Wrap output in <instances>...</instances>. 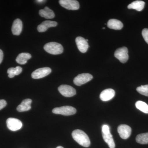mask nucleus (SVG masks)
<instances>
[{
	"mask_svg": "<svg viewBox=\"0 0 148 148\" xmlns=\"http://www.w3.org/2000/svg\"><path fill=\"white\" fill-rule=\"evenodd\" d=\"M39 14L42 17L47 19H51L55 17V14L53 11L47 7H45L43 9L40 10Z\"/></svg>",
	"mask_w": 148,
	"mask_h": 148,
	"instance_id": "17",
	"label": "nucleus"
},
{
	"mask_svg": "<svg viewBox=\"0 0 148 148\" xmlns=\"http://www.w3.org/2000/svg\"><path fill=\"white\" fill-rule=\"evenodd\" d=\"M56 148H64L63 147H61V146H58Z\"/></svg>",
	"mask_w": 148,
	"mask_h": 148,
	"instance_id": "30",
	"label": "nucleus"
},
{
	"mask_svg": "<svg viewBox=\"0 0 148 148\" xmlns=\"http://www.w3.org/2000/svg\"><path fill=\"white\" fill-rule=\"evenodd\" d=\"M23 24L19 18H16L14 21L12 27V34L15 36H19L22 32Z\"/></svg>",
	"mask_w": 148,
	"mask_h": 148,
	"instance_id": "13",
	"label": "nucleus"
},
{
	"mask_svg": "<svg viewBox=\"0 0 148 148\" xmlns=\"http://www.w3.org/2000/svg\"><path fill=\"white\" fill-rule=\"evenodd\" d=\"M136 141L137 143L142 145L148 144V132L142 133L137 135Z\"/></svg>",
	"mask_w": 148,
	"mask_h": 148,
	"instance_id": "22",
	"label": "nucleus"
},
{
	"mask_svg": "<svg viewBox=\"0 0 148 148\" xmlns=\"http://www.w3.org/2000/svg\"><path fill=\"white\" fill-rule=\"evenodd\" d=\"M107 26L110 29L119 30L123 27V24L121 21L116 19H110L108 21Z\"/></svg>",
	"mask_w": 148,
	"mask_h": 148,
	"instance_id": "16",
	"label": "nucleus"
},
{
	"mask_svg": "<svg viewBox=\"0 0 148 148\" xmlns=\"http://www.w3.org/2000/svg\"><path fill=\"white\" fill-rule=\"evenodd\" d=\"M145 3L142 1H133L127 6V8L129 9H135L140 12L143 10L145 7Z\"/></svg>",
	"mask_w": 148,
	"mask_h": 148,
	"instance_id": "18",
	"label": "nucleus"
},
{
	"mask_svg": "<svg viewBox=\"0 0 148 148\" xmlns=\"http://www.w3.org/2000/svg\"><path fill=\"white\" fill-rule=\"evenodd\" d=\"M115 95V92L112 88H108L103 90L100 95V99L103 101H110L114 98Z\"/></svg>",
	"mask_w": 148,
	"mask_h": 148,
	"instance_id": "12",
	"label": "nucleus"
},
{
	"mask_svg": "<svg viewBox=\"0 0 148 148\" xmlns=\"http://www.w3.org/2000/svg\"><path fill=\"white\" fill-rule=\"evenodd\" d=\"M92 76L89 73L79 74L74 78L73 82L76 85L80 86L92 79Z\"/></svg>",
	"mask_w": 148,
	"mask_h": 148,
	"instance_id": "7",
	"label": "nucleus"
},
{
	"mask_svg": "<svg viewBox=\"0 0 148 148\" xmlns=\"http://www.w3.org/2000/svg\"><path fill=\"white\" fill-rule=\"evenodd\" d=\"M51 70L48 67L40 68L35 70L32 74V77L34 79H38L44 77L51 73Z\"/></svg>",
	"mask_w": 148,
	"mask_h": 148,
	"instance_id": "9",
	"label": "nucleus"
},
{
	"mask_svg": "<svg viewBox=\"0 0 148 148\" xmlns=\"http://www.w3.org/2000/svg\"><path fill=\"white\" fill-rule=\"evenodd\" d=\"M32 58V55L29 53H22L18 54L16 59V62L21 65L27 64V61Z\"/></svg>",
	"mask_w": 148,
	"mask_h": 148,
	"instance_id": "19",
	"label": "nucleus"
},
{
	"mask_svg": "<svg viewBox=\"0 0 148 148\" xmlns=\"http://www.w3.org/2000/svg\"><path fill=\"white\" fill-rule=\"evenodd\" d=\"M75 42L78 49L80 52L84 53L87 51L89 46L85 39L83 37H78L76 38Z\"/></svg>",
	"mask_w": 148,
	"mask_h": 148,
	"instance_id": "11",
	"label": "nucleus"
},
{
	"mask_svg": "<svg viewBox=\"0 0 148 148\" xmlns=\"http://www.w3.org/2000/svg\"><path fill=\"white\" fill-rule=\"evenodd\" d=\"M136 108L141 112L146 114H148V105L145 102L142 101H138L135 103Z\"/></svg>",
	"mask_w": 148,
	"mask_h": 148,
	"instance_id": "23",
	"label": "nucleus"
},
{
	"mask_svg": "<svg viewBox=\"0 0 148 148\" xmlns=\"http://www.w3.org/2000/svg\"><path fill=\"white\" fill-rule=\"evenodd\" d=\"M72 137L76 142L80 145L88 147L90 145V142L87 134L80 130H75L72 132Z\"/></svg>",
	"mask_w": 148,
	"mask_h": 148,
	"instance_id": "1",
	"label": "nucleus"
},
{
	"mask_svg": "<svg viewBox=\"0 0 148 148\" xmlns=\"http://www.w3.org/2000/svg\"><path fill=\"white\" fill-rule=\"evenodd\" d=\"M45 1H43V0H38V1H36V2L38 3H42L43 2Z\"/></svg>",
	"mask_w": 148,
	"mask_h": 148,
	"instance_id": "29",
	"label": "nucleus"
},
{
	"mask_svg": "<svg viewBox=\"0 0 148 148\" xmlns=\"http://www.w3.org/2000/svg\"><path fill=\"white\" fill-rule=\"evenodd\" d=\"M102 134H106L110 132V127L107 125H104L102 126Z\"/></svg>",
	"mask_w": 148,
	"mask_h": 148,
	"instance_id": "26",
	"label": "nucleus"
},
{
	"mask_svg": "<svg viewBox=\"0 0 148 148\" xmlns=\"http://www.w3.org/2000/svg\"><path fill=\"white\" fill-rule=\"evenodd\" d=\"M3 58V53L2 50L0 49V64L2 62Z\"/></svg>",
	"mask_w": 148,
	"mask_h": 148,
	"instance_id": "28",
	"label": "nucleus"
},
{
	"mask_svg": "<svg viewBox=\"0 0 148 148\" xmlns=\"http://www.w3.org/2000/svg\"><path fill=\"white\" fill-rule=\"evenodd\" d=\"M76 109L72 106H65L55 108L52 110L53 113L64 116L74 115L76 113Z\"/></svg>",
	"mask_w": 148,
	"mask_h": 148,
	"instance_id": "3",
	"label": "nucleus"
},
{
	"mask_svg": "<svg viewBox=\"0 0 148 148\" xmlns=\"http://www.w3.org/2000/svg\"><path fill=\"white\" fill-rule=\"evenodd\" d=\"M103 139L105 142L108 144L110 148H115V144L112 135L111 134V132L108 134H102Z\"/></svg>",
	"mask_w": 148,
	"mask_h": 148,
	"instance_id": "20",
	"label": "nucleus"
},
{
	"mask_svg": "<svg viewBox=\"0 0 148 148\" xmlns=\"http://www.w3.org/2000/svg\"><path fill=\"white\" fill-rule=\"evenodd\" d=\"M22 71V69L20 66H16V68H10L8 70L7 73L9 77L13 78L15 75H18Z\"/></svg>",
	"mask_w": 148,
	"mask_h": 148,
	"instance_id": "21",
	"label": "nucleus"
},
{
	"mask_svg": "<svg viewBox=\"0 0 148 148\" xmlns=\"http://www.w3.org/2000/svg\"><path fill=\"white\" fill-rule=\"evenodd\" d=\"M32 100L30 99H26L23 100L21 104L16 108V110L19 112H26L31 110Z\"/></svg>",
	"mask_w": 148,
	"mask_h": 148,
	"instance_id": "15",
	"label": "nucleus"
},
{
	"mask_svg": "<svg viewBox=\"0 0 148 148\" xmlns=\"http://www.w3.org/2000/svg\"><path fill=\"white\" fill-rule=\"evenodd\" d=\"M57 25V23L56 21L47 20L44 21L41 24L38 25L37 27V30L39 32H44L49 28L56 27Z\"/></svg>",
	"mask_w": 148,
	"mask_h": 148,
	"instance_id": "14",
	"label": "nucleus"
},
{
	"mask_svg": "<svg viewBox=\"0 0 148 148\" xmlns=\"http://www.w3.org/2000/svg\"><path fill=\"white\" fill-rule=\"evenodd\" d=\"M137 90L140 94L148 96V84L139 86L137 88Z\"/></svg>",
	"mask_w": 148,
	"mask_h": 148,
	"instance_id": "24",
	"label": "nucleus"
},
{
	"mask_svg": "<svg viewBox=\"0 0 148 148\" xmlns=\"http://www.w3.org/2000/svg\"><path fill=\"white\" fill-rule=\"evenodd\" d=\"M103 29H105V27H103Z\"/></svg>",
	"mask_w": 148,
	"mask_h": 148,
	"instance_id": "31",
	"label": "nucleus"
},
{
	"mask_svg": "<svg viewBox=\"0 0 148 148\" xmlns=\"http://www.w3.org/2000/svg\"><path fill=\"white\" fill-rule=\"evenodd\" d=\"M7 106L6 101L4 100H0V110L4 108Z\"/></svg>",
	"mask_w": 148,
	"mask_h": 148,
	"instance_id": "27",
	"label": "nucleus"
},
{
	"mask_svg": "<svg viewBox=\"0 0 148 148\" xmlns=\"http://www.w3.org/2000/svg\"><path fill=\"white\" fill-rule=\"evenodd\" d=\"M58 90L61 95L66 97H73L76 94L75 89L68 85H61L58 88Z\"/></svg>",
	"mask_w": 148,
	"mask_h": 148,
	"instance_id": "6",
	"label": "nucleus"
},
{
	"mask_svg": "<svg viewBox=\"0 0 148 148\" xmlns=\"http://www.w3.org/2000/svg\"><path fill=\"white\" fill-rule=\"evenodd\" d=\"M118 132L123 139H127L130 136L132 132L131 127L125 124L120 125L118 127Z\"/></svg>",
	"mask_w": 148,
	"mask_h": 148,
	"instance_id": "10",
	"label": "nucleus"
},
{
	"mask_svg": "<svg viewBox=\"0 0 148 148\" xmlns=\"http://www.w3.org/2000/svg\"><path fill=\"white\" fill-rule=\"evenodd\" d=\"M128 49L127 47H124L118 49L115 51L114 56L123 64L126 63L129 58Z\"/></svg>",
	"mask_w": 148,
	"mask_h": 148,
	"instance_id": "4",
	"label": "nucleus"
},
{
	"mask_svg": "<svg viewBox=\"0 0 148 148\" xmlns=\"http://www.w3.org/2000/svg\"><path fill=\"white\" fill-rule=\"evenodd\" d=\"M6 123L8 129L12 131L19 130L23 126L21 121L14 118L8 119L7 120Z\"/></svg>",
	"mask_w": 148,
	"mask_h": 148,
	"instance_id": "8",
	"label": "nucleus"
},
{
	"mask_svg": "<svg viewBox=\"0 0 148 148\" xmlns=\"http://www.w3.org/2000/svg\"><path fill=\"white\" fill-rule=\"evenodd\" d=\"M142 36L146 42L148 44V29H145L142 31Z\"/></svg>",
	"mask_w": 148,
	"mask_h": 148,
	"instance_id": "25",
	"label": "nucleus"
},
{
	"mask_svg": "<svg viewBox=\"0 0 148 148\" xmlns=\"http://www.w3.org/2000/svg\"><path fill=\"white\" fill-rule=\"evenodd\" d=\"M86 41H87H87H88V39H86Z\"/></svg>",
	"mask_w": 148,
	"mask_h": 148,
	"instance_id": "32",
	"label": "nucleus"
},
{
	"mask_svg": "<svg viewBox=\"0 0 148 148\" xmlns=\"http://www.w3.org/2000/svg\"><path fill=\"white\" fill-rule=\"evenodd\" d=\"M60 5L69 10H77L79 8V4L76 0H60Z\"/></svg>",
	"mask_w": 148,
	"mask_h": 148,
	"instance_id": "5",
	"label": "nucleus"
},
{
	"mask_svg": "<svg viewBox=\"0 0 148 148\" xmlns=\"http://www.w3.org/2000/svg\"><path fill=\"white\" fill-rule=\"evenodd\" d=\"M44 49L48 53L53 55L61 54L64 51L62 45L56 42L48 43L45 45Z\"/></svg>",
	"mask_w": 148,
	"mask_h": 148,
	"instance_id": "2",
	"label": "nucleus"
}]
</instances>
